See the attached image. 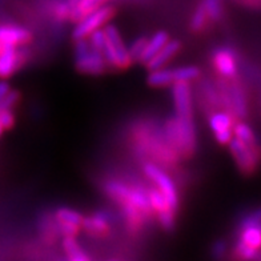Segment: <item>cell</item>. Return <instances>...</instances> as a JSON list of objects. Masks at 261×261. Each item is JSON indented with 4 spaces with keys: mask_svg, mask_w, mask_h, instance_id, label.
<instances>
[{
    "mask_svg": "<svg viewBox=\"0 0 261 261\" xmlns=\"http://www.w3.org/2000/svg\"><path fill=\"white\" fill-rule=\"evenodd\" d=\"M104 34H106V44L103 48V56L107 64L112 65L115 68H127L132 59L116 27L112 24L106 25Z\"/></svg>",
    "mask_w": 261,
    "mask_h": 261,
    "instance_id": "1",
    "label": "cell"
},
{
    "mask_svg": "<svg viewBox=\"0 0 261 261\" xmlns=\"http://www.w3.org/2000/svg\"><path fill=\"white\" fill-rule=\"evenodd\" d=\"M114 15V10L110 6H103L97 7L96 10L91 11L90 14L83 16L76 24L73 30V38L75 39H86L88 38L93 31L99 30L101 25H104L107 21L110 20Z\"/></svg>",
    "mask_w": 261,
    "mask_h": 261,
    "instance_id": "2",
    "label": "cell"
},
{
    "mask_svg": "<svg viewBox=\"0 0 261 261\" xmlns=\"http://www.w3.org/2000/svg\"><path fill=\"white\" fill-rule=\"evenodd\" d=\"M144 173L148 179L155 182L156 188L162 191L171 210L175 211L179 204V197H177V189H176L173 180L162 168H159L158 165L152 164V163H147L144 165Z\"/></svg>",
    "mask_w": 261,
    "mask_h": 261,
    "instance_id": "3",
    "label": "cell"
},
{
    "mask_svg": "<svg viewBox=\"0 0 261 261\" xmlns=\"http://www.w3.org/2000/svg\"><path fill=\"white\" fill-rule=\"evenodd\" d=\"M230 149V153L233 156L237 167L244 172V173H252L254 169L257 168L258 164V148L251 147L245 144L237 138H232L228 143Z\"/></svg>",
    "mask_w": 261,
    "mask_h": 261,
    "instance_id": "4",
    "label": "cell"
},
{
    "mask_svg": "<svg viewBox=\"0 0 261 261\" xmlns=\"http://www.w3.org/2000/svg\"><path fill=\"white\" fill-rule=\"evenodd\" d=\"M172 96L175 103L176 116L180 119H192V91L189 82L173 83Z\"/></svg>",
    "mask_w": 261,
    "mask_h": 261,
    "instance_id": "5",
    "label": "cell"
},
{
    "mask_svg": "<svg viewBox=\"0 0 261 261\" xmlns=\"http://www.w3.org/2000/svg\"><path fill=\"white\" fill-rule=\"evenodd\" d=\"M233 119L229 112H213L210 117V127L220 144H228L233 138Z\"/></svg>",
    "mask_w": 261,
    "mask_h": 261,
    "instance_id": "6",
    "label": "cell"
},
{
    "mask_svg": "<svg viewBox=\"0 0 261 261\" xmlns=\"http://www.w3.org/2000/svg\"><path fill=\"white\" fill-rule=\"evenodd\" d=\"M75 56L76 68L79 69L80 72L97 75V73L104 72V69L107 68V62L103 54L93 49L92 47H90V49H87L86 52Z\"/></svg>",
    "mask_w": 261,
    "mask_h": 261,
    "instance_id": "7",
    "label": "cell"
},
{
    "mask_svg": "<svg viewBox=\"0 0 261 261\" xmlns=\"http://www.w3.org/2000/svg\"><path fill=\"white\" fill-rule=\"evenodd\" d=\"M24 54L14 45H2L0 51V77L7 79L23 63Z\"/></svg>",
    "mask_w": 261,
    "mask_h": 261,
    "instance_id": "8",
    "label": "cell"
},
{
    "mask_svg": "<svg viewBox=\"0 0 261 261\" xmlns=\"http://www.w3.org/2000/svg\"><path fill=\"white\" fill-rule=\"evenodd\" d=\"M84 217L76 211L62 208L56 212V220L59 224V232L64 236H75L82 227Z\"/></svg>",
    "mask_w": 261,
    "mask_h": 261,
    "instance_id": "9",
    "label": "cell"
},
{
    "mask_svg": "<svg viewBox=\"0 0 261 261\" xmlns=\"http://www.w3.org/2000/svg\"><path fill=\"white\" fill-rule=\"evenodd\" d=\"M213 64L217 72L224 77L232 79L237 72V63L234 54L229 48H219L213 55Z\"/></svg>",
    "mask_w": 261,
    "mask_h": 261,
    "instance_id": "10",
    "label": "cell"
},
{
    "mask_svg": "<svg viewBox=\"0 0 261 261\" xmlns=\"http://www.w3.org/2000/svg\"><path fill=\"white\" fill-rule=\"evenodd\" d=\"M31 40L28 30L17 25H0V44L2 45H23Z\"/></svg>",
    "mask_w": 261,
    "mask_h": 261,
    "instance_id": "11",
    "label": "cell"
},
{
    "mask_svg": "<svg viewBox=\"0 0 261 261\" xmlns=\"http://www.w3.org/2000/svg\"><path fill=\"white\" fill-rule=\"evenodd\" d=\"M180 48H181L180 41L168 40L164 44V47H163V48L160 49V51H159L158 54H156V55L149 60V62L145 63L147 68L149 69V71L163 68V67H164V65L180 51Z\"/></svg>",
    "mask_w": 261,
    "mask_h": 261,
    "instance_id": "12",
    "label": "cell"
},
{
    "mask_svg": "<svg viewBox=\"0 0 261 261\" xmlns=\"http://www.w3.org/2000/svg\"><path fill=\"white\" fill-rule=\"evenodd\" d=\"M82 227L93 234H104L110 229V215L104 211L93 213L92 216L83 219Z\"/></svg>",
    "mask_w": 261,
    "mask_h": 261,
    "instance_id": "13",
    "label": "cell"
},
{
    "mask_svg": "<svg viewBox=\"0 0 261 261\" xmlns=\"http://www.w3.org/2000/svg\"><path fill=\"white\" fill-rule=\"evenodd\" d=\"M169 40V36L167 32H163V31H159L156 32L153 36H152L149 40H147V44L144 47V51L141 54L140 56V62H143L145 64L147 62H149L153 56L158 54L160 49L164 47V44L167 41Z\"/></svg>",
    "mask_w": 261,
    "mask_h": 261,
    "instance_id": "14",
    "label": "cell"
},
{
    "mask_svg": "<svg viewBox=\"0 0 261 261\" xmlns=\"http://www.w3.org/2000/svg\"><path fill=\"white\" fill-rule=\"evenodd\" d=\"M228 97H229V108L233 110V114L239 117H244L247 115V101L243 90L237 84L230 86Z\"/></svg>",
    "mask_w": 261,
    "mask_h": 261,
    "instance_id": "15",
    "label": "cell"
},
{
    "mask_svg": "<svg viewBox=\"0 0 261 261\" xmlns=\"http://www.w3.org/2000/svg\"><path fill=\"white\" fill-rule=\"evenodd\" d=\"M148 84L152 87H167L171 86L175 83L173 79V69L168 68H159L151 71L149 76H148Z\"/></svg>",
    "mask_w": 261,
    "mask_h": 261,
    "instance_id": "16",
    "label": "cell"
},
{
    "mask_svg": "<svg viewBox=\"0 0 261 261\" xmlns=\"http://www.w3.org/2000/svg\"><path fill=\"white\" fill-rule=\"evenodd\" d=\"M63 248L71 260L73 261H86L88 260V256L84 253L83 248L80 247L79 243L73 239V236H64L63 240Z\"/></svg>",
    "mask_w": 261,
    "mask_h": 261,
    "instance_id": "17",
    "label": "cell"
},
{
    "mask_svg": "<svg viewBox=\"0 0 261 261\" xmlns=\"http://www.w3.org/2000/svg\"><path fill=\"white\" fill-rule=\"evenodd\" d=\"M233 135L234 138H237L239 140H241L245 144L251 145V147L258 148L257 145V139L254 136L253 130L251 129L249 125L244 123H237L233 125Z\"/></svg>",
    "mask_w": 261,
    "mask_h": 261,
    "instance_id": "18",
    "label": "cell"
},
{
    "mask_svg": "<svg viewBox=\"0 0 261 261\" xmlns=\"http://www.w3.org/2000/svg\"><path fill=\"white\" fill-rule=\"evenodd\" d=\"M148 197H149L151 208L155 211V212L160 213V212H164V211L171 210V206H169L168 201H167V199H165V196L163 195L162 191H160L159 188L148 189Z\"/></svg>",
    "mask_w": 261,
    "mask_h": 261,
    "instance_id": "19",
    "label": "cell"
},
{
    "mask_svg": "<svg viewBox=\"0 0 261 261\" xmlns=\"http://www.w3.org/2000/svg\"><path fill=\"white\" fill-rule=\"evenodd\" d=\"M200 76V68L196 65H186L173 69L175 82H192Z\"/></svg>",
    "mask_w": 261,
    "mask_h": 261,
    "instance_id": "20",
    "label": "cell"
},
{
    "mask_svg": "<svg viewBox=\"0 0 261 261\" xmlns=\"http://www.w3.org/2000/svg\"><path fill=\"white\" fill-rule=\"evenodd\" d=\"M206 20H208V15H206L204 3H201L199 7L196 8L195 14H193L192 20H191V28L196 32L201 31V30H204V27H205Z\"/></svg>",
    "mask_w": 261,
    "mask_h": 261,
    "instance_id": "21",
    "label": "cell"
},
{
    "mask_svg": "<svg viewBox=\"0 0 261 261\" xmlns=\"http://www.w3.org/2000/svg\"><path fill=\"white\" fill-rule=\"evenodd\" d=\"M204 7H205L206 15L211 20H219L223 15V6L221 0H204Z\"/></svg>",
    "mask_w": 261,
    "mask_h": 261,
    "instance_id": "22",
    "label": "cell"
},
{
    "mask_svg": "<svg viewBox=\"0 0 261 261\" xmlns=\"http://www.w3.org/2000/svg\"><path fill=\"white\" fill-rule=\"evenodd\" d=\"M234 252H236L237 257L244 258V260H253V258H257V251L253 249V248H249L248 245L243 244L240 241H237L236 248H234Z\"/></svg>",
    "mask_w": 261,
    "mask_h": 261,
    "instance_id": "23",
    "label": "cell"
},
{
    "mask_svg": "<svg viewBox=\"0 0 261 261\" xmlns=\"http://www.w3.org/2000/svg\"><path fill=\"white\" fill-rule=\"evenodd\" d=\"M90 38V44L93 49H96V51L101 52L103 54V48L104 44H106V34H104V30H96V31H93L92 34L88 36Z\"/></svg>",
    "mask_w": 261,
    "mask_h": 261,
    "instance_id": "24",
    "label": "cell"
},
{
    "mask_svg": "<svg viewBox=\"0 0 261 261\" xmlns=\"http://www.w3.org/2000/svg\"><path fill=\"white\" fill-rule=\"evenodd\" d=\"M145 44H147V39L145 38L136 39V40L130 44L128 52H129V56L132 60H140V56L141 54H143V51H144Z\"/></svg>",
    "mask_w": 261,
    "mask_h": 261,
    "instance_id": "25",
    "label": "cell"
},
{
    "mask_svg": "<svg viewBox=\"0 0 261 261\" xmlns=\"http://www.w3.org/2000/svg\"><path fill=\"white\" fill-rule=\"evenodd\" d=\"M15 121L14 114H12V111L11 110H2L0 111V124H2V127L6 129H10L12 128Z\"/></svg>",
    "mask_w": 261,
    "mask_h": 261,
    "instance_id": "26",
    "label": "cell"
},
{
    "mask_svg": "<svg viewBox=\"0 0 261 261\" xmlns=\"http://www.w3.org/2000/svg\"><path fill=\"white\" fill-rule=\"evenodd\" d=\"M159 215V221L162 224L165 229H171L173 227V211L168 210L164 212L158 213Z\"/></svg>",
    "mask_w": 261,
    "mask_h": 261,
    "instance_id": "27",
    "label": "cell"
},
{
    "mask_svg": "<svg viewBox=\"0 0 261 261\" xmlns=\"http://www.w3.org/2000/svg\"><path fill=\"white\" fill-rule=\"evenodd\" d=\"M225 249H227L225 243H223V241H217V243H215V245H213V254H215L216 257H223L224 253H225Z\"/></svg>",
    "mask_w": 261,
    "mask_h": 261,
    "instance_id": "28",
    "label": "cell"
},
{
    "mask_svg": "<svg viewBox=\"0 0 261 261\" xmlns=\"http://www.w3.org/2000/svg\"><path fill=\"white\" fill-rule=\"evenodd\" d=\"M10 91V86L7 82H0V99H3Z\"/></svg>",
    "mask_w": 261,
    "mask_h": 261,
    "instance_id": "29",
    "label": "cell"
},
{
    "mask_svg": "<svg viewBox=\"0 0 261 261\" xmlns=\"http://www.w3.org/2000/svg\"><path fill=\"white\" fill-rule=\"evenodd\" d=\"M4 132V128L2 127V124H0V136H2V134H3Z\"/></svg>",
    "mask_w": 261,
    "mask_h": 261,
    "instance_id": "30",
    "label": "cell"
},
{
    "mask_svg": "<svg viewBox=\"0 0 261 261\" xmlns=\"http://www.w3.org/2000/svg\"><path fill=\"white\" fill-rule=\"evenodd\" d=\"M257 258H260L261 260V254H257Z\"/></svg>",
    "mask_w": 261,
    "mask_h": 261,
    "instance_id": "31",
    "label": "cell"
},
{
    "mask_svg": "<svg viewBox=\"0 0 261 261\" xmlns=\"http://www.w3.org/2000/svg\"><path fill=\"white\" fill-rule=\"evenodd\" d=\"M0 51H2V44H0Z\"/></svg>",
    "mask_w": 261,
    "mask_h": 261,
    "instance_id": "32",
    "label": "cell"
}]
</instances>
